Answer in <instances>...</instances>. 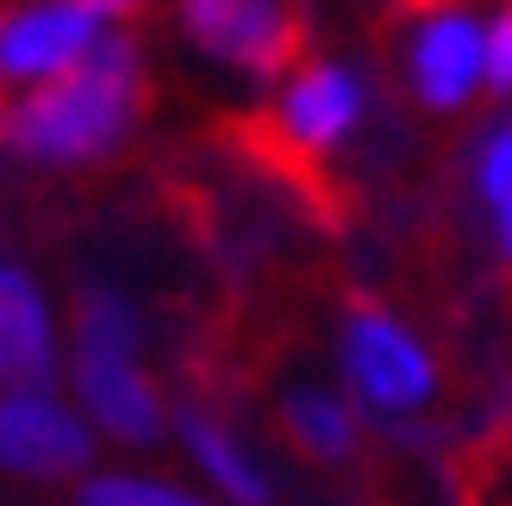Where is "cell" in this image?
Returning <instances> with one entry per match:
<instances>
[{
    "mask_svg": "<svg viewBox=\"0 0 512 506\" xmlns=\"http://www.w3.org/2000/svg\"><path fill=\"white\" fill-rule=\"evenodd\" d=\"M144 113V57L132 32H107L88 63L44 88H25L0 113V144L44 169H82L100 163L132 138Z\"/></svg>",
    "mask_w": 512,
    "mask_h": 506,
    "instance_id": "cell-1",
    "label": "cell"
},
{
    "mask_svg": "<svg viewBox=\"0 0 512 506\" xmlns=\"http://www.w3.org/2000/svg\"><path fill=\"white\" fill-rule=\"evenodd\" d=\"M63 382L94 438L138 450L169 432V400L144 363V319L119 288L82 294L63 338Z\"/></svg>",
    "mask_w": 512,
    "mask_h": 506,
    "instance_id": "cell-2",
    "label": "cell"
},
{
    "mask_svg": "<svg viewBox=\"0 0 512 506\" xmlns=\"http://www.w3.org/2000/svg\"><path fill=\"white\" fill-rule=\"evenodd\" d=\"M338 375L344 394L363 419L381 425H413L438 400V357L431 344L388 307H356L338 319Z\"/></svg>",
    "mask_w": 512,
    "mask_h": 506,
    "instance_id": "cell-3",
    "label": "cell"
},
{
    "mask_svg": "<svg viewBox=\"0 0 512 506\" xmlns=\"http://www.w3.org/2000/svg\"><path fill=\"white\" fill-rule=\"evenodd\" d=\"M175 19L200 57L244 75V82H275L300 57L294 0H182Z\"/></svg>",
    "mask_w": 512,
    "mask_h": 506,
    "instance_id": "cell-4",
    "label": "cell"
},
{
    "mask_svg": "<svg viewBox=\"0 0 512 506\" xmlns=\"http://www.w3.org/2000/svg\"><path fill=\"white\" fill-rule=\"evenodd\" d=\"M406 88L425 113H456L488 88V19H475L469 7L431 0L425 13H413L400 44Z\"/></svg>",
    "mask_w": 512,
    "mask_h": 506,
    "instance_id": "cell-5",
    "label": "cell"
},
{
    "mask_svg": "<svg viewBox=\"0 0 512 506\" xmlns=\"http://www.w3.org/2000/svg\"><path fill=\"white\" fill-rule=\"evenodd\" d=\"M94 432L69 394H7L0 388V475L19 482H82L94 475Z\"/></svg>",
    "mask_w": 512,
    "mask_h": 506,
    "instance_id": "cell-6",
    "label": "cell"
},
{
    "mask_svg": "<svg viewBox=\"0 0 512 506\" xmlns=\"http://www.w3.org/2000/svg\"><path fill=\"white\" fill-rule=\"evenodd\" d=\"M107 32H119V25H107L88 0H25V7L0 13V82L13 88L57 82L75 63H88Z\"/></svg>",
    "mask_w": 512,
    "mask_h": 506,
    "instance_id": "cell-7",
    "label": "cell"
},
{
    "mask_svg": "<svg viewBox=\"0 0 512 506\" xmlns=\"http://www.w3.org/2000/svg\"><path fill=\"white\" fill-rule=\"evenodd\" d=\"M369 119V82L363 69L350 63H294L281 75V94H275V132L281 144L306 150V157H325V150L350 144Z\"/></svg>",
    "mask_w": 512,
    "mask_h": 506,
    "instance_id": "cell-8",
    "label": "cell"
},
{
    "mask_svg": "<svg viewBox=\"0 0 512 506\" xmlns=\"http://www.w3.org/2000/svg\"><path fill=\"white\" fill-rule=\"evenodd\" d=\"M63 382V325L32 269L0 263V388L57 394Z\"/></svg>",
    "mask_w": 512,
    "mask_h": 506,
    "instance_id": "cell-9",
    "label": "cell"
},
{
    "mask_svg": "<svg viewBox=\"0 0 512 506\" xmlns=\"http://www.w3.org/2000/svg\"><path fill=\"white\" fill-rule=\"evenodd\" d=\"M169 432L182 444V457L194 463V475L207 482V500H219V506H275V475L232 419H219L213 407H182V413H169Z\"/></svg>",
    "mask_w": 512,
    "mask_h": 506,
    "instance_id": "cell-10",
    "label": "cell"
},
{
    "mask_svg": "<svg viewBox=\"0 0 512 506\" xmlns=\"http://www.w3.org/2000/svg\"><path fill=\"white\" fill-rule=\"evenodd\" d=\"M363 413L350 407L344 388H294L281 400V432L288 444L300 450L306 463H325V469H344L356 463V450H363Z\"/></svg>",
    "mask_w": 512,
    "mask_h": 506,
    "instance_id": "cell-11",
    "label": "cell"
},
{
    "mask_svg": "<svg viewBox=\"0 0 512 506\" xmlns=\"http://www.w3.org/2000/svg\"><path fill=\"white\" fill-rule=\"evenodd\" d=\"M475 194L488 207V225H494V250L512 263V119L488 125L475 144Z\"/></svg>",
    "mask_w": 512,
    "mask_h": 506,
    "instance_id": "cell-12",
    "label": "cell"
},
{
    "mask_svg": "<svg viewBox=\"0 0 512 506\" xmlns=\"http://www.w3.org/2000/svg\"><path fill=\"white\" fill-rule=\"evenodd\" d=\"M82 506H219L207 494H194L163 475H138V469H94L82 475Z\"/></svg>",
    "mask_w": 512,
    "mask_h": 506,
    "instance_id": "cell-13",
    "label": "cell"
},
{
    "mask_svg": "<svg viewBox=\"0 0 512 506\" xmlns=\"http://www.w3.org/2000/svg\"><path fill=\"white\" fill-rule=\"evenodd\" d=\"M488 88L512 94V0L488 19Z\"/></svg>",
    "mask_w": 512,
    "mask_h": 506,
    "instance_id": "cell-14",
    "label": "cell"
},
{
    "mask_svg": "<svg viewBox=\"0 0 512 506\" xmlns=\"http://www.w3.org/2000/svg\"><path fill=\"white\" fill-rule=\"evenodd\" d=\"M119 7H138V0H119Z\"/></svg>",
    "mask_w": 512,
    "mask_h": 506,
    "instance_id": "cell-15",
    "label": "cell"
}]
</instances>
